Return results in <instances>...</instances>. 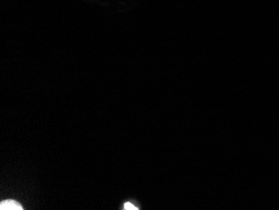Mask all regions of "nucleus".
Listing matches in <instances>:
<instances>
[{"label":"nucleus","instance_id":"1","mask_svg":"<svg viewBox=\"0 0 279 210\" xmlns=\"http://www.w3.org/2000/svg\"><path fill=\"white\" fill-rule=\"evenodd\" d=\"M1 210H23L22 205L14 200H6L0 204Z\"/></svg>","mask_w":279,"mask_h":210},{"label":"nucleus","instance_id":"2","mask_svg":"<svg viewBox=\"0 0 279 210\" xmlns=\"http://www.w3.org/2000/svg\"><path fill=\"white\" fill-rule=\"evenodd\" d=\"M124 208H125L124 210H138V209H137V208L136 207L135 205H132V204H131V203H126V204H125V205H124Z\"/></svg>","mask_w":279,"mask_h":210}]
</instances>
